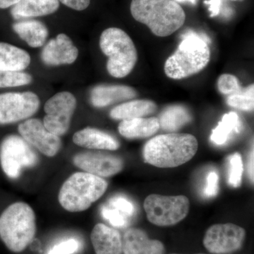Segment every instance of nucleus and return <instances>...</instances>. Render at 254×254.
I'll return each mask as SVG.
<instances>
[{"mask_svg":"<svg viewBox=\"0 0 254 254\" xmlns=\"http://www.w3.org/2000/svg\"></svg>","mask_w":254,"mask_h":254,"instance_id":"nucleus-39","label":"nucleus"},{"mask_svg":"<svg viewBox=\"0 0 254 254\" xmlns=\"http://www.w3.org/2000/svg\"><path fill=\"white\" fill-rule=\"evenodd\" d=\"M39 107V98L33 92L0 94V125H9L31 118Z\"/></svg>","mask_w":254,"mask_h":254,"instance_id":"nucleus-10","label":"nucleus"},{"mask_svg":"<svg viewBox=\"0 0 254 254\" xmlns=\"http://www.w3.org/2000/svg\"><path fill=\"white\" fill-rule=\"evenodd\" d=\"M13 30L32 48H40L46 43L48 30L46 25L37 20L18 21L13 24Z\"/></svg>","mask_w":254,"mask_h":254,"instance_id":"nucleus-21","label":"nucleus"},{"mask_svg":"<svg viewBox=\"0 0 254 254\" xmlns=\"http://www.w3.org/2000/svg\"><path fill=\"white\" fill-rule=\"evenodd\" d=\"M0 161L6 176L16 179L23 169L32 168L38 163V156L22 137L9 135L0 145Z\"/></svg>","mask_w":254,"mask_h":254,"instance_id":"nucleus-8","label":"nucleus"},{"mask_svg":"<svg viewBox=\"0 0 254 254\" xmlns=\"http://www.w3.org/2000/svg\"><path fill=\"white\" fill-rule=\"evenodd\" d=\"M108 182L102 177L86 172L71 175L60 189L58 200L68 212L86 210L106 191Z\"/></svg>","mask_w":254,"mask_h":254,"instance_id":"nucleus-5","label":"nucleus"},{"mask_svg":"<svg viewBox=\"0 0 254 254\" xmlns=\"http://www.w3.org/2000/svg\"><path fill=\"white\" fill-rule=\"evenodd\" d=\"M32 81L31 75L22 71H0V88L26 86Z\"/></svg>","mask_w":254,"mask_h":254,"instance_id":"nucleus-27","label":"nucleus"},{"mask_svg":"<svg viewBox=\"0 0 254 254\" xmlns=\"http://www.w3.org/2000/svg\"><path fill=\"white\" fill-rule=\"evenodd\" d=\"M110 205L112 208L117 209L127 217L131 216L135 212L134 205L133 203L124 197L118 196L112 198L110 200Z\"/></svg>","mask_w":254,"mask_h":254,"instance_id":"nucleus-32","label":"nucleus"},{"mask_svg":"<svg viewBox=\"0 0 254 254\" xmlns=\"http://www.w3.org/2000/svg\"><path fill=\"white\" fill-rule=\"evenodd\" d=\"M160 128L158 119L135 118L123 120L118 127L122 136L129 139L143 138L153 136Z\"/></svg>","mask_w":254,"mask_h":254,"instance_id":"nucleus-20","label":"nucleus"},{"mask_svg":"<svg viewBox=\"0 0 254 254\" xmlns=\"http://www.w3.org/2000/svg\"><path fill=\"white\" fill-rule=\"evenodd\" d=\"M227 105L237 109L252 111L254 110V86L251 85L247 88L235 94L229 95L227 99Z\"/></svg>","mask_w":254,"mask_h":254,"instance_id":"nucleus-26","label":"nucleus"},{"mask_svg":"<svg viewBox=\"0 0 254 254\" xmlns=\"http://www.w3.org/2000/svg\"><path fill=\"white\" fill-rule=\"evenodd\" d=\"M73 142L89 149L116 150L120 146V142L115 137L91 127L76 132L73 136Z\"/></svg>","mask_w":254,"mask_h":254,"instance_id":"nucleus-18","label":"nucleus"},{"mask_svg":"<svg viewBox=\"0 0 254 254\" xmlns=\"http://www.w3.org/2000/svg\"><path fill=\"white\" fill-rule=\"evenodd\" d=\"M103 218L109 221L113 227L124 228L128 225V220L126 215L114 208L103 206L101 209Z\"/></svg>","mask_w":254,"mask_h":254,"instance_id":"nucleus-30","label":"nucleus"},{"mask_svg":"<svg viewBox=\"0 0 254 254\" xmlns=\"http://www.w3.org/2000/svg\"><path fill=\"white\" fill-rule=\"evenodd\" d=\"M124 254H164L165 247L160 241L150 240L143 230L130 228L123 239Z\"/></svg>","mask_w":254,"mask_h":254,"instance_id":"nucleus-15","label":"nucleus"},{"mask_svg":"<svg viewBox=\"0 0 254 254\" xmlns=\"http://www.w3.org/2000/svg\"><path fill=\"white\" fill-rule=\"evenodd\" d=\"M219 91L224 95H231L242 91L240 82L235 76L231 74H222L218 78Z\"/></svg>","mask_w":254,"mask_h":254,"instance_id":"nucleus-29","label":"nucleus"},{"mask_svg":"<svg viewBox=\"0 0 254 254\" xmlns=\"http://www.w3.org/2000/svg\"><path fill=\"white\" fill-rule=\"evenodd\" d=\"M209 43L210 39L204 34L190 30L184 33L176 52L165 64V74L180 80L200 72L210 62Z\"/></svg>","mask_w":254,"mask_h":254,"instance_id":"nucleus-2","label":"nucleus"},{"mask_svg":"<svg viewBox=\"0 0 254 254\" xmlns=\"http://www.w3.org/2000/svg\"><path fill=\"white\" fill-rule=\"evenodd\" d=\"M198 148V141L193 135L170 133L147 142L143 156L145 163L157 168H177L191 160Z\"/></svg>","mask_w":254,"mask_h":254,"instance_id":"nucleus-1","label":"nucleus"},{"mask_svg":"<svg viewBox=\"0 0 254 254\" xmlns=\"http://www.w3.org/2000/svg\"><path fill=\"white\" fill-rule=\"evenodd\" d=\"M157 105L151 100H136L118 105L110 111L113 120H127L144 118L156 111Z\"/></svg>","mask_w":254,"mask_h":254,"instance_id":"nucleus-23","label":"nucleus"},{"mask_svg":"<svg viewBox=\"0 0 254 254\" xmlns=\"http://www.w3.org/2000/svg\"><path fill=\"white\" fill-rule=\"evenodd\" d=\"M21 0H0V9H6L10 6H14Z\"/></svg>","mask_w":254,"mask_h":254,"instance_id":"nucleus-37","label":"nucleus"},{"mask_svg":"<svg viewBox=\"0 0 254 254\" xmlns=\"http://www.w3.org/2000/svg\"><path fill=\"white\" fill-rule=\"evenodd\" d=\"M59 1L76 11H83L87 9L91 3V0H59Z\"/></svg>","mask_w":254,"mask_h":254,"instance_id":"nucleus-34","label":"nucleus"},{"mask_svg":"<svg viewBox=\"0 0 254 254\" xmlns=\"http://www.w3.org/2000/svg\"><path fill=\"white\" fill-rule=\"evenodd\" d=\"M175 2H180V3H184V2H188L190 3V4L195 5L197 3V1L198 0H173Z\"/></svg>","mask_w":254,"mask_h":254,"instance_id":"nucleus-38","label":"nucleus"},{"mask_svg":"<svg viewBox=\"0 0 254 254\" xmlns=\"http://www.w3.org/2000/svg\"><path fill=\"white\" fill-rule=\"evenodd\" d=\"M136 96V91L131 87L100 85L91 90L90 101L95 108H105L124 100L133 99Z\"/></svg>","mask_w":254,"mask_h":254,"instance_id":"nucleus-16","label":"nucleus"},{"mask_svg":"<svg viewBox=\"0 0 254 254\" xmlns=\"http://www.w3.org/2000/svg\"><path fill=\"white\" fill-rule=\"evenodd\" d=\"M79 249V242L75 239H70L55 245L48 254H73L76 253Z\"/></svg>","mask_w":254,"mask_h":254,"instance_id":"nucleus-31","label":"nucleus"},{"mask_svg":"<svg viewBox=\"0 0 254 254\" xmlns=\"http://www.w3.org/2000/svg\"><path fill=\"white\" fill-rule=\"evenodd\" d=\"M143 207L148 221L157 226L167 227L186 218L190 203L185 195L151 194L145 198Z\"/></svg>","mask_w":254,"mask_h":254,"instance_id":"nucleus-7","label":"nucleus"},{"mask_svg":"<svg viewBox=\"0 0 254 254\" xmlns=\"http://www.w3.org/2000/svg\"><path fill=\"white\" fill-rule=\"evenodd\" d=\"M100 48L108 57L107 69L115 78H124L131 72L138 60L134 43L126 32L109 28L102 33Z\"/></svg>","mask_w":254,"mask_h":254,"instance_id":"nucleus-6","label":"nucleus"},{"mask_svg":"<svg viewBox=\"0 0 254 254\" xmlns=\"http://www.w3.org/2000/svg\"><path fill=\"white\" fill-rule=\"evenodd\" d=\"M228 179L227 182L230 186L237 188L242 183L244 166L242 156L240 153H234L228 158Z\"/></svg>","mask_w":254,"mask_h":254,"instance_id":"nucleus-28","label":"nucleus"},{"mask_svg":"<svg viewBox=\"0 0 254 254\" xmlns=\"http://www.w3.org/2000/svg\"><path fill=\"white\" fill-rule=\"evenodd\" d=\"M91 242L96 254H122L123 239L118 230L98 223L91 232Z\"/></svg>","mask_w":254,"mask_h":254,"instance_id":"nucleus-17","label":"nucleus"},{"mask_svg":"<svg viewBox=\"0 0 254 254\" xmlns=\"http://www.w3.org/2000/svg\"><path fill=\"white\" fill-rule=\"evenodd\" d=\"M75 166L83 171L100 177H109L123 170V159L103 152H83L73 157Z\"/></svg>","mask_w":254,"mask_h":254,"instance_id":"nucleus-13","label":"nucleus"},{"mask_svg":"<svg viewBox=\"0 0 254 254\" xmlns=\"http://www.w3.org/2000/svg\"><path fill=\"white\" fill-rule=\"evenodd\" d=\"M158 119L160 128L170 133H175L190 123L192 117L185 107L173 105L164 110Z\"/></svg>","mask_w":254,"mask_h":254,"instance_id":"nucleus-24","label":"nucleus"},{"mask_svg":"<svg viewBox=\"0 0 254 254\" xmlns=\"http://www.w3.org/2000/svg\"><path fill=\"white\" fill-rule=\"evenodd\" d=\"M76 108V99L72 93L67 91L57 93L45 104L43 125L57 136H63L69 129Z\"/></svg>","mask_w":254,"mask_h":254,"instance_id":"nucleus-9","label":"nucleus"},{"mask_svg":"<svg viewBox=\"0 0 254 254\" xmlns=\"http://www.w3.org/2000/svg\"><path fill=\"white\" fill-rule=\"evenodd\" d=\"M36 233V215L27 203H12L0 215V238L11 252L26 250Z\"/></svg>","mask_w":254,"mask_h":254,"instance_id":"nucleus-4","label":"nucleus"},{"mask_svg":"<svg viewBox=\"0 0 254 254\" xmlns=\"http://www.w3.org/2000/svg\"><path fill=\"white\" fill-rule=\"evenodd\" d=\"M205 4L208 5L211 17L218 16L221 11L222 0H208L205 1Z\"/></svg>","mask_w":254,"mask_h":254,"instance_id":"nucleus-35","label":"nucleus"},{"mask_svg":"<svg viewBox=\"0 0 254 254\" xmlns=\"http://www.w3.org/2000/svg\"><path fill=\"white\" fill-rule=\"evenodd\" d=\"M59 7V0H21L11 13L15 19H21L52 14Z\"/></svg>","mask_w":254,"mask_h":254,"instance_id":"nucleus-19","label":"nucleus"},{"mask_svg":"<svg viewBox=\"0 0 254 254\" xmlns=\"http://www.w3.org/2000/svg\"><path fill=\"white\" fill-rule=\"evenodd\" d=\"M241 129V122L237 114L231 113L225 114L221 121L218 123L212 132L210 139L217 145L225 144L233 132L239 133Z\"/></svg>","mask_w":254,"mask_h":254,"instance_id":"nucleus-25","label":"nucleus"},{"mask_svg":"<svg viewBox=\"0 0 254 254\" xmlns=\"http://www.w3.org/2000/svg\"><path fill=\"white\" fill-rule=\"evenodd\" d=\"M130 9L136 21L158 37L173 34L186 19L185 11L173 0H132Z\"/></svg>","mask_w":254,"mask_h":254,"instance_id":"nucleus-3","label":"nucleus"},{"mask_svg":"<svg viewBox=\"0 0 254 254\" xmlns=\"http://www.w3.org/2000/svg\"><path fill=\"white\" fill-rule=\"evenodd\" d=\"M246 231L235 224H217L210 227L203 239V245L210 253H234L243 245Z\"/></svg>","mask_w":254,"mask_h":254,"instance_id":"nucleus-11","label":"nucleus"},{"mask_svg":"<svg viewBox=\"0 0 254 254\" xmlns=\"http://www.w3.org/2000/svg\"><path fill=\"white\" fill-rule=\"evenodd\" d=\"M254 150L252 149L248 160V174L251 181L254 182Z\"/></svg>","mask_w":254,"mask_h":254,"instance_id":"nucleus-36","label":"nucleus"},{"mask_svg":"<svg viewBox=\"0 0 254 254\" xmlns=\"http://www.w3.org/2000/svg\"><path fill=\"white\" fill-rule=\"evenodd\" d=\"M31 64L27 52L9 43H0V71H23Z\"/></svg>","mask_w":254,"mask_h":254,"instance_id":"nucleus-22","label":"nucleus"},{"mask_svg":"<svg viewBox=\"0 0 254 254\" xmlns=\"http://www.w3.org/2000/svg\"><path fill=\"white\" fill-rule=\"evenodd\" d=\"M20 135L28 144L37 148L46 156L54 157L61 149L60 136L47 129L38 119H29L20 124L18 127Z\"/></svg>","mask_w":254,"mask_h":254,"instance_id":"nucleus-12","label":"nucleus"},{"mask_svg":"<svg viewBox=\"0 0 254 254\" xmlns=\"http://www.w3.org/2000/svg\"><path fill=\"white\" fill-rule=\"evenodd\" d=\"M218 174L215 171H211L208 173L206 178V185H205L203 193L206 197L216 196L218 193Z\"/></svg>","mask_w":254,"mask_h":254,"instance_id":"nucleus-33","label":"nucleus"},{"mask_svg":"<svg viewBox=\"0 0 254 254\" xmlns=\"http://www.w3.org/2000/svg\"><path fill=\"white\" fill-rule=\"evenodd\" d=\"M78 56V50L69 37L60 33L50 40L43 48L41 59L48 66L71 64Z\"/></svg>","mask_w":254,"mask_h":254,"instance_id":"nucleus-14","label":"nucleus"}]
</instances>
